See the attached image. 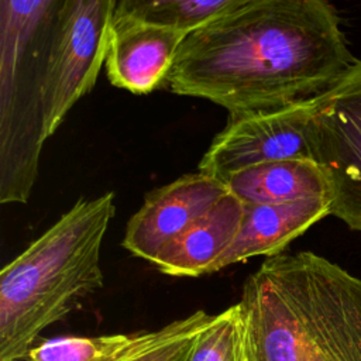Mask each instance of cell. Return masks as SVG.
Wrapping results in <instances>:
<instances>
[{
  "instance_id": "obj_1",
  "label": "cell",
  "mask_w": 361,
  "mask_h": 361,
  "mask_svg": "<svg viewBox=\"0 0 361 361\" xmlns=\"http://www.w3.org/2000/svg\"><path fill=\"white\" fill-rule=\"evenodd\" d=\"M355 61L327 0H251L189 31L164 87L238 116L314 99Z\"/></svg>"
},
{
  "instance_id": "obj_2",
  "label": "cell",
  "mask_w": 361,
  "mask_h": 361,
  "mask_svg": "<svg viewBox=\"0 0 361 361\" xmlns=\"http://www.w3.org/2000/svg\"><path fill=\"white\" fill-rule=\"evenodd\" d=\"M238 305L247 361H361V278L322 255L267 257Z\"/></svg>"
},
{
  "instance_id": "obj_3",
  "label": "cell",
  "mask_w": 361,
  "mask_h": 361,
  "mask_svg": "<svg viewBox=\"0 0 361 361\" xmlns=\"http://www.w3.org/2000/svg\"><path fill=\"white\" fill-rule=\"evenodd\" d=\"M114 193L79 199L0 272V361L27 358L39 334L103 286L100 251Z\"/></svg>"
},
{
  "instance_id": "obj_4",
  "label": "cell",
  "mask_w": 361,
  "mask_h": 361,
  "mask_svg": "<svg viewBox=\"0 0 361 361\" xmlns=\"http://www.w3.org/2000/svg\"><path fill=\"white\" fill-rule=\"evenodd\" d=\"M69 0H0V202L27 203L45 141L44 92Z\"/></svg>"
},
{
  "instance_id": "obj_5",
  "label": "cell",
  "mask_w": 361,
  "mask_h": 361,
  "mask_svg": "<svg viewBox=\"0 0 361 361\" xmlns=\"http://www.w3.org/2000/svg\"><path fill=\"white\" fill-rule=\"evenodd\" d=\"M317 97L275 110L228 116L199 162V172L226 182L233 173L283 159L316 161Z\"/></svg>"
},
{
  "instance_id": "obj_6",
  "label": "cell",
  "mask_w": 361,
  "mask_h": 361,
  "mask_svg": "<svg viewBox=\"0 0 361 361\" xmlns=\"http://www.w3.org/2000/svg\"><path fill=\"white\" fill-rule=\"evenodd\" d=\"M316 162L330 190V214L361 233V59L317 96Z\"/></svg>"
},
{
  "instance_id": "obj_7",
  "label": "cell",
  "mask_w": 361,
  "mask_h": 361,
  "mask_svg": "<svg viewBox=\"0 0 361 361\" xmlns=\"http://www.w3.org/2000/svg\"><path fill=\"white\" fill-rule=\"evenodd\" d=\"M118 0H69L44 92L49 138L69 110L96 85L106 61Z\"/></svg>"
},
{
  "instance_id": "obj_8",
  "label": "cell",
  "mask_w": 361,
  "mask_h": 361,
  "mask_svg": "<svg viewBox=\"0 0 361 361\" xmlns=\"http://www.w3.org/2000/svg\"><path fill=\"white\" fill-rule=\"evenodd\" d=\"M224 182L203 172L186 173L149 192L127 223L123 247L154 264L158 254L224 195Z\"/></svg>"
},
{
  "instance_id": "obj_9",
  "label": "cell",
  "mask_w": 361,
  "mask_h": 361,
  "mask_svg": "<svg viewBox=\"0 0 361 361\" xmlns=\"http://www.w3.org/2000/svg\"><path fill=\"white\" fill-rule=\"evenodd\" d=\"M186 31L114 17L104 61L109 82L134 94L165 86Z\"/></svg>"
},
{
  "instance_id": "obj_10",
  "label": "cell",
  "mask_w": 361,
  "mask_h": 361,
  "mask_svg": "<svg viewBox=\"0 0 361 361\" xmlns=\"http://www.w3.org/2000/svg\"><path fill=\"white\" fill-rule=\"evenodd\" d=\"M330 214V199L316 197L272 204H244L240 230L212 274L257 255L274 257L314 223Z\"/></svg>"
},
{
  "instance_id": "obj_11",
  "label": "cell",
  "mask_w": 361,
  "mask_h": 361,
  "mask_svg": "<svg viewBox=\"0 0 361 361\" xmlns=\"http://www.w3.org/2000/svg\"><path fill=\"white\" fill-rule=\"evenodd\" d=\"M243 213L244 203L227 192L204 216L171 241L154 265L171 276L212 274L214 264L234 241Z\"/></svg>"
},
{
  "instance_id": "obj_12",
  "label": "cell",
  "mask_w": 361,
  "mask_h": 361,
  "mask_svg": "<svg viewBox=\"0 0 361 361\" xmlns=\"http://www.w3.org/2000/svg\"><path fill=\"white\" fill-rule=\"evenodd\" d=\"M244 204H272L303 199H330L322 166L312 159H283L252 165L224 182Z\"/></svg>"
},
{
  "instance_id": "obj_13",
  "label": "cell",
  "mask_w": 361,
  "mask_h": 361,
  "mask_svg": "<svg viewBox=\"0 0 361 361\" xmlns=\"http://www.w3.org/2000/svg\"><path fill=\"white\" fill-rule=\"evenodd\" d=\"M250 1L251 0H118L116 17H127L189 32Z\"/></svg>"
},
{
  "instance_id": "obj_14",
  "label": "cell",
  "mask_w": 361,
  "mask_h": 361,
  "mask_svg": "<svg viewBox=\"0 0 361 361\" xmlns=\"http://www.w3.org/2000/svg\"><path fill=\"white\" fill-rule=\"evenodd\" d=\"M178 361H247L245 329L238 303L213 314Z\"/></svg>"
},
{
  "instance_id": "obj_15",
  "label": "cell",
  "mask_w": 361,
  "mask_h": 361,
  "mask_svg": "<svg viewBox=\"0 0 361 361\" xmlns=\"http://www.w3.org/2000/svg\"><path fill=\"white\" fill-rule=\"evenodd\" d=\"M212 317L200 309L157 330L141 331L133 345L111 361H178Z\"/></svg>"
},
{
  "instance_id": "obj_16",
  "label": "cell",
  "mask_w": 361,
  "mask_h": 361,
  "mask_svg": "<svg viewBox=\"0 0 361 361\" xmlns=\"http://www.w3.org/2000/svg\"><path fill=\"white\" fill-rule=\"evenodd\" d=\"M137 334L109 336H66L54 337L35 344L28 361H111L127 351L137 340Z\"/></svg>"
}]
</instances>
